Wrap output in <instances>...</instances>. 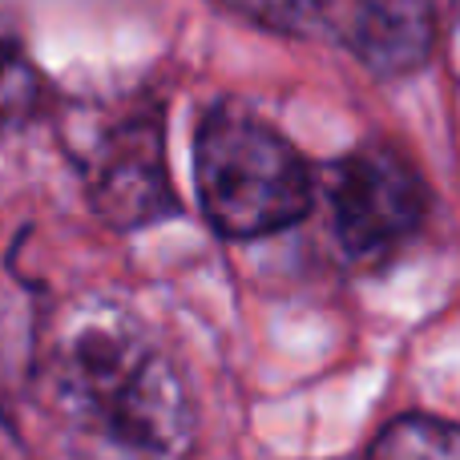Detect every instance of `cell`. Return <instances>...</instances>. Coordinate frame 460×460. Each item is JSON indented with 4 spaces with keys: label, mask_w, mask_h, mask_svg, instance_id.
<instances>
[{
    "label": "cell",
    "mask_w": 460,
    "mask_h": 460,
    "mask_svg": "<svg viewBox=\"0 0 460 460\" xmlns=\"http://www.w3.org/2000/svg\"><path fill=\"white\" fill-rule=\"evenodd\" d=\"M424 186L388 146H359L332 170V218L351 259L392 254L424 218Z\"/></svg>",
    "instance_id": "3"
},
{
    "label": "cell",
    "mask_w": 460,
    "mask_h": 460,
    "mask_svg": "<svg viewBox=\"0 0 460 460\" xmlns=\"http://www.w3.org/2000/svg\"><path fill=\"white\" fill-rule=\"evenodd\" d=\"M343 45L380 77H404L420 69L437 45L432 0H351Z\"/></svg>",
    "instance_id": "5"
},
{
    "label": "cell",
    "mask_w": 460,
    "mask_h": 460,
    "mask_svg": "<svg viewBox=\"0 0 460 460\" xmlns=\"http://www.w3.org/2000/svg\"><path fill=\"white\" fill-rule=\"evenodd\" d=\"M49 384L65 416L121 448L170 456L190 440L194 412L178 367L113 303H81L57 319Z\"/></svg>",
    "instance_id": "1"
},
{
    "label": "cell",
    "mask_w": 460,
    "mask_h": 460,
    "mask_svg": "<svg viewBox=\"0 0 460 460\" xmlns=\"http://www.w3.org/2000/svg\"><path fill=\"white\" fill-rule=\"evenodd\" d=\"M223 8L283 37H343L351 0H223Z\"/></svg>",
    "instance_id": "6"
},
{
    "label": "cell",
    "mask_w": 460,
    "mask_h": 460,
    "mask_svg": "<svg viewBox=\"0 0 460 460\" xmlns=\"http://www.w3.org/2000/svg\"><path fill=\"white\" fill-rule=\"evenodd\" d=\"M40 97H45V85L24 45L21 24L0 8V134L24 126L40 110Z\"/></svg>",
    "instance_id": "7"
},
{
    "label": "cell",
    "mask_w": 460,
    "mask_h": 460,
    "mask_svg": "<svg viewBox=\"0 0 460 460\" xmlns=\"http://www.w3.org/2000/svg\"><path fill=\"white\" fill-rule=\"evenodd\" d=\"M364 460H460V424L437 416H400L372 440Z\"/></svg>",
    "instance_id": "8"
},
{
    "label": "cell",
    "mask_w": 460,
    "mask_h": 460,
    "mask_svg": "<svg viewBox=\"0 0 460 460\" xmlns=\"http://www.w3.org/2000/svg\"><path fill=\"white\" fill-rule=\"evenodd\" d=\"M194 182L207 218L226 238L275 234L311 207V178L295 146L238 105H218L202 118Z\"/></svg>",
    "instance_id": "2"
},
{
    "label": "cell",
    "mask_w": 460,
    "mask_h": 460,
    "mask_svg": "<svg viewBox=\"0 0 460 460\" xmlns=\"http://www.w3.org/2000/svg\"><path fill=\"white\" fill-rule=\"evenodd\" d=\"M89 199L113 226H146L174 210L154 121H121L97 142L89 166Z\"/></svg>",
    "instance_id": "4"
}]
</instances>
